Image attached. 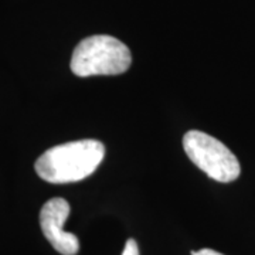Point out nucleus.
<instances>
[{"label": "nucleus", "mask_w": 255, "mask_h": 255, "mask_svg": "<svg viewBox=\"0 0 255 255\" xmlns=\"http://www.w3.org/2000/svg\"><path fill=\"white\" fill-rule=\"evenodd\" d=\"M105 156V146L95 139H82L48 149L37 159V174L48 183L65 184L91 176Z\"/></svg>", "instance_id": "f257e3e1"}, {"label": "nucleus", "mask_w": 255, "mask_h": 255, "mask_svg": "<svg viewBox=\"0 0 255 255\" xmlns=\"http://www.w3.org/2000/svg\"><path fill=\"white\" fill-rule=\"evenodd\" d=\"M130 63V51L122 41L100 34L78 43L71 58V71L78 77L118 75L127 73Z\"/></svg>", "instance_id": "f03ea898"}, {"label": "nucleus", "mask_w": 255, "mask_h": 255, "mask_svg": "<svg viewBox=\"0 0 255 255\" xmlns=\"http://www.w3.org/2000/svg\"><path fill=\"white\" fill-rule=\"evenodd\" d=\"M186 155L200 170L220 183L234 182L241 173L236 155L219 139L200 130H189L183 136Z\"/></svg>", "instance_id": "7ed1b4c3"}, {"label": "nucleus", "mask_w": 255, "mask_h": 255, "mask_svg": "<svg viewBox=\"0 0 255 255\" xmlns=\"http://www.w3.org/2000/svg\"><path fill=\"white\" fill-rule=\"evenodd\" d=\"M71 207L61 197L48 200L40 211V226L44 237L57 253L75 255L80 251V241L75 234L64 231V223L70 216Z\"/></svg>", "instance_id": "20e7f679"}, {"label": "nucleus", "mask_w": 255, "mask_h": 255, "mask_svg": "<svg viewBox=\"0 0 255 255\" xmlns=\"http://www.w3.org/2000/svg\"><path fill=\"white\" fill-rule=\"evenodd\" d=\"M122 255H139V247L135 240H128L125 248H124V253Z\"/></svg>", "instance_id": "39448f33"}, {"label": "nucleus", "mask_w": 255, "mask_h": 255, "mask_svg": "<svg viewBox=\"0 0 255 255\" xmlns=\"http://www.w3.org/2000/svg\"><path fill=\"white\" fill-rule=\"evenodd\" d=\"M191 255H224L221 253H217L214 250H210V248H203V250H199V251H193Z\"/></svg>", "instance_id": "423d86ee"}]
</instances>
